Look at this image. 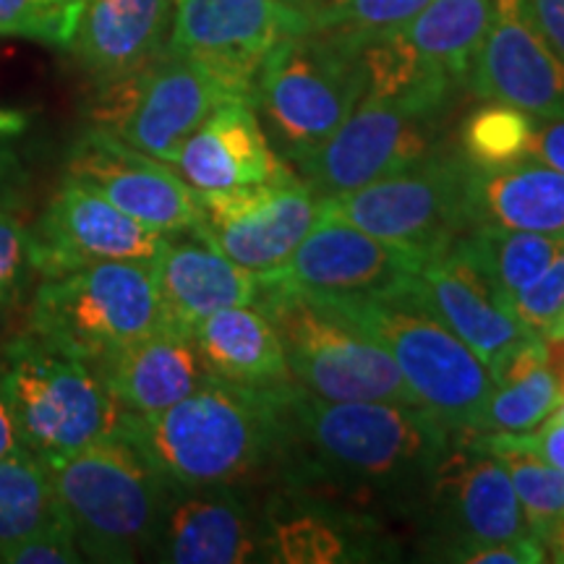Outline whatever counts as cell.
Listing matches in <instances>:
<instances>
[{
	"label": "cell",
	"mask_w": 564,
	"mask_h": 564,
	"mask_svg": "<svg viewBox=\"0 0 564 564\" xmlns=\"http://www.w3.org/2000/svg\"><path fill=\"white\" fill-rule=\"evenodd\" d=\"M253 306L278 329L299 390L327 403L419 405L390 352L327 301L262 282Z\"/></svg>",
	"instance_id": "cell-6"
},
{
	"label": "cell",
	"mask_w": 564,
	"mask_h": 564,
	"mask_svg": "<svg viewBox=\"0 0 564 564\" xmlns=\"http://www.w3.org/2000/svg\"><path fill=\"white\" fill-rule=\"evenodd\" d=\"M510 308L528 335L544 337L549 333L556 316L564 312V243L546 272L514 295Z\"/></svg>",
	"instance_id": "cell-37"
},
{
	"label": "cell",
	"mask_w": 564,
	"mask_h": 564,
	"mask_svg": "<svg viewBox=\"0 0 564 564\" xmlns=\"http://www.w3.org/2000/svg\"><path fill=\"white\" fill-rule=\"evenodd\" d=\"M173 167L196 192L299 178L285 158L274 152L251 97L217 105L183 141Z\"/></svg>",
	"instance_id": "cell-21"
},
{
	"label": "cell",
	"mask_w": 564,
	"mask_h": 564,
	"mask_svg": "<svg viewBox=\"0 0 564 564\" xmlns=\"http://www.w3.org/2000/svg\"><path fill=\"white\" fill-rule=\"evenodd\" d=\"M160 299V327L194 337L209 314L251 306L262 295V274L230 262L202 238L165 236L152 259Z\"/></svg>",
	"instance_id": "cell-22"
},
{
	"label": "cell",
	"mask_w": 564,
	"mask_h": 564,
	"mask_svg": "<svg viewBox=\"0 0 564 564\" xmlns=\"http://www.w3.org/2000/svg\"><path fill=\"white\" fill-rule=\"evenodd\" d=\"M525 6L535 26L564 61V0H525Z\"/></svg>",
	"instance_id": "cell-42"
},
{
	"label": "cell",
	"mask_w": 564,
	"mask_h": 564,
	"mask_svg": "<svg viewBox=\"0 0 564 564\" xmlns=\"http://www.w3.org/2000/svg\"><path fill=\"white\" fill-rule=\"evenodd\" d=\"M160 299L152 262L118 259L45 278L30 306V333L91 366L152 335Z\"/></svg>",
	"instance_id": "cell-8"
},
{
	"label": "cell",
	"mask_w": 564,
	"mask_h": 564,
	"mask_svg": "<svg viewBox=\"0 0 564 564\" xmlns=\"http://www.w3.org/2000/svg\"><path fill=\"white\" fill-rule=\"evenodd\" d=\"M322 299V295H316ZM390 352L415 403L449 434L476 436L494 379L481 358L411 293L384 299H322Z\"/></svg>",
	"instance_id": "cell-4"
},
{
	"label": "cell",
	"mask_w": 564,
	"mask_h": 564,
	"mask_svg": "<svg viewBox=\"0 0 564 564\" xmlns=\"http://www.w3.org/2000/svg\"><path fill=\"white\" fill-rule=\"evenodd\" d=\"M468 173L470 162L463 154L436 144L405 171L322 199L319 215L436 257L470 228Z\"/></svg>",
	"instance_id": "cell-9"
},
{
	"label": "cell",
	"mask_w": 564,
	"mask_h": 564,
	"mask_svg": "<svg viewBox=\"0 0 564 564\" xmlns=\"http://www.w3.org/2000/svg\"><path fill=\"white\" fill-rule=\"evenodd\" d=\"M3 564H74L82 562V552L76 546L74 528L63 514L55 523L40 528L17 544L0 552Z\"/></svg>",
	"instance_id": "cell-38"
},
{
	"label": "cell",
	"mask_w": 564,
	"mask_h": 564,
	"mask_svg": "<svg viewBox=\"0 0 564 564\" xmlns=\"http://www.w3.org/2000/svg\"><path fill=\"white\" fill-rule=\"evenodd\" d=\"M308 30L348 40L356 47L408 24L432 0H299Z\"/></svg>",
	"instance_id": "cell-33"
},
{
	"label": "cell",
	"mask_w": 564,
	"mask_h": 564,
	"mask_svg": "<svg viewBox=\"0 0 564 564\" xmlns=\"http://www.w3.org/2000/svg\"><path fill=\"white\" fill-rule=\"evenodd\" d=\"M308 32L299 0H175L167 53L196 61L253 97L259 68L285 37Z\"/></svg>",
	"instance_id": "cell-11"
},
{
	"label": "cell",
	"mask_w": 564,
	"mask_h": 564,
	"mask_svg": "<svg viewBox=\"0 0 564 564\" xmlns=\"http://www.w3.org/2000/svg\"><path fill=\"white\" fill-rule=\"evenodd\" d=\"M539 541L544 544L549 560L564 562V514L539 533Z\"/></svg>",
	"instance_id": "cell-44"
},
{
	"label": "cell",
	"mask_w": 564,
	"mask_h": 564,
	"mask_svg": "<svg viewBox=\"0 0 564 564\" xmlns=\"http://www.w3.org/2000/svg\"><path fill=\"white\" fill-rule=\"evenodd\" d=\"M455 249L478 267V272L491 282L494 291L510 303L546 272L562 249V236H544L499 228V225H474L457 238Z\"/></svg>",
	"instance_id": "cell-30"
},
{
	"label": "cell",
	"mask_w": 564,
	"mask_h": 564,
	"mask_svg": "<svg viewBox=\"0 0 564 564\" xmlns=\"http://www.w3.org/2000/svg\"><path fill=\"white\" fill-rule=\"evenodd\" d=\"M528 158L544 162V165L564 173V116L539 118V121H535L531 154H528Z\"/></svg>",
	"instance_id": "cell-41"
},
{
	"label": "cell",
	"mask_w": 564,
	"mask_h": 564,
	"mask_svg": "<svg viewBox=\"0 0 564 564\" xmlns=\"http://www.w3.org/2000/svg\"><path fill=\"white\" fill-rule=\"evenodd\" d=\"M232 97L243 95L196 61L165 51L144 68L102 84L91 105V121L133 150L175 165L183 141Z\"/></svg>",
	"instance_id": "cell-10"
},
{
	"label": "cell",
	"mask_w": 564,
	"mask_h": 564,
	"mask_svg": "<svg viewBox=\"0 0 564 564\" xmlns=\"http://www.w3.org/2000/svg\"><path fill=\"white\" fill-rule=\"evenodd\" d=\"M42 463L82 556L137 562L152 554L173 484L137 444L112 434Z\"/></svg>",
	"instance_id": "cell-3"
},
{
	"label": "cell",
	"mask_w": 564,
	"mask_h": 564,
	"mask_svg": "<svg viewBox=\"0 0 564 564\" xmlns=\"http://www.w3.org/2000/svg\"><path fill=\"white\" fill-rule=\"evenodd\" d=\"M426 253L387 243L352 225L322 217L280 270L259 272L264 285L322 299H384L411 288Z\"/></svg>",
	"instance_id": "cell-14"
},
{
	"label": "cell",
	"mask_w": 564,
	"mask_h": 564,
	"mask_svg": "<svg viewBox=\"0 0 564 564\" xmlns=\"http://www.w3.org/2000/svg\"><path fill=\"white\" fill-rule=\"evenodd\" d=\"M453 440L421 405L327 403L295 387L280 468L291 489L366 518L373 507L426 502Z\"/></svg>",
	"instance_id": "cell-1"
},
{
	"label": "cell",
	"mask_w": 564,
	"mask_h": 564,
	"mask_svg": "<svg viewBox=\"0 0 564 564\" xmlns=\"http://www.w3.org/2000/svg\"><path fill=\"white\" fill-rule=\"evenodd\" d=\"M30 129V116L24 110L0 108V194L21 199L24 171L17 152V141Z\"/></svg>",
	"instance_id": "cell-39"
},
{
	"label": "cell",
	"mask_w": 564,
	"mask_h": 564,
	"mask_svg": "<svg viewBox=\"0 0 564 564\" xmlns=\"http://www.w3.org/2000/svg\"><path fill=\"white\" fill-rule=\"evenodd\" d=\"M465 84L481 100L514 105L535 118L564 116V61L535 26L525 0H494Z\"/></svg>",
	"instance_id": "cell-18"
},
{
	"label": "cell",
	"mask_w": 564,
	"mask_h": 564,
	"mask_svg": "<svg viewBox=\"0 0 564 564\" xmlns=\"http://www.w3.org/2000/svg\"><path fill=\"white\" fill-rule=\"evenodd\" d=\"M204 369L225 382L253 390H293L285 350L270 316L259 306H228L194 329Z\"/></svg>",
	"instance_id": "cell-25"
},
{
	"label": "cell",
	"mask_w": 564,
	"mask_h": 564,
	"mask_svg": "<svg viewBox=\"0 0 564 564\" xmlns=\"http://www.w3.org/2000/svg\"><path fill=\"white\" fill-rule=\"evenodd\" d=\"M173 9L175 0H89L68 47L102 87L167 51Z\"/></svg>",
	"instance_id": "cell-23"
},
{
	"label": "cell",
	"mask_w": 564,
	"mask_h": 564,
	"mask_svg": "<svg viewBox=\"0 0 564 564\" xmlns=\"http://www.w3.org/2000/svg\"><path fill=\"white\" fill-rule=\"evenodd\" d=\"M196 196L202 217L194 236L253 272L280 270L319 220L322 204L301 178L196 192Z\"/></svg>",
	"instance_id": "cell-13"
},
{
	"label": "cell",
	"mask_w": 564,
	"mask_h": 564,
	"mask_svg": "<svg viewBox=\"0 0 564 564\" xmlns=\"http://www.w3.org/2000/svg\"><path fill=\"white\" fill-rule=\"evenodd\" d=\"M491 440L512 444V447L531 449L541 460L552 463L554 468L564 470V421H544L539 429L525 434H486Z\"/></svg>",
	"instance_id": "cell-40"
},
{
	"label": "cell",
	"mask_w": 564,
	"mask_h": 564,
	"mask_svg": "<svg viewBox=\"0 0 564 564\" xmlns=\"http://www.w3.org/2000/svg\"><path fill=\"white\" fill-rule=\"evenodd\" d=\"M89 0H0V37L68 47Z\"/></svg>",
	"instance_id": "cell-35"
},
{
	"label": "cell",
	"mask_w": 564,
	"mask_h": 564,
	"mask_svg": "<svg viewBox=\"0 0 564 564\" xmlns=\"http://www.w3.org/2000/svg\"><path fill=\"white\" fill-rule=\"evenodd\" d=\"M63 514L42 457L19 449L0 460V552Z\"/></svg>",
	"instance_id": "cell-31"
},
{
	"label": "cell",
	"mask_w": 564,
	"mask_h": 564,
	"mask_svg": "<svg viewBox=\"0 0 564 564\" xmlns=\"http://www.w3.org/2000/svg\"><path fill=\"white\" fill-rule=\"evenodd\" d=\"M539 118L514 105L486 100L460 126V154L474 167H505L531 154Z\"/></svg>",
	"instance_id": "cell-32"
},
{
	"label": "cell",
	"mask_w": 564,
	"mask_h": 564,
	"mask_svg": "<svg viewBox=\"0 0 564 564\" xmlns=\"http://www.w3.org/2000/svg\"><path fill=\"white\" fill-rule=\"evenodd\" d=\"M468 215L470 228L499 225L564 238V173L533 158L505 167L470 165Z\"/></svg>",
	"instance_id": "cell-26"
},
{
	"label": "cell",
	"mask_w": 564,
	"mask_h": 564,
	"mask_svg": "<svg viewBox=\"0 0 564 564\" xmlns=\"http://www.w3.org/2000/svg\"><path fill=\"white\" fill-rule=\"evenodd\" d=\"M544 337H549V340H564V312L556 316L554 324L549 327V333Z\"/></svg>",
	"instance_id": "cell-45"
},
{
	"label": "cell",
	"mask_w": 564,
	"mask_h": 564,
	"mask_svg": "<svg viewBox=\"0 0 564 564\" xmlns=\"http://www.w3.org/2000/svg\"><path fill=\"white\" fill-rule=\"evenodd\" d=\"M364 91L361 51L348 40L308 30L285 37L267 55L251 100L267 137L299 162L348 121Z\"/></svg>",
	"instance_id": "cell-7"
},
{
	"label": "cell",
	"mask_w": 564,
	"mask_h": 564,
	"mask_svg": "<svg viewBox=\"0 0 564 564\" xmlns=\"http://www.w3.org/2000/svg\"><path fill=\"white\" fill-rule=\"evenodd\" d=\"M364 514L288 489L264 512L267 562L337 564L364 560Z\"/></svg>",
	"instance_id": "cell-27"
},
{
	"label": "cell",
	"mask_w": 564,
	"mask_h": 564,
	"mask_svg": "<svg viewBox=\"0 0 564 564\" xmlns=\"http://www.w3.org/2000/svg\"><path fill=\"white\" fill-rule=\"evenodd\" d=\"M123 413L152 415L188 398L204 379L194 337L158 327L95 366Z\"/></svg>",
	"instance_id": "cell-24"
},
{
	"label": "cell",
	"mask_w": 564,
	"mask_h": 564,
	"mask_svg": "<svg viewBox=\"0 0 564 564\" xmlns=\"http://www.w3.org/2000/svg\"><path fill=\"white\" fill-rule=\"evenodd\" d=\"M440 116L411 102L364 97L319 150L295 162L301 181L327 199L405 171L436 147Z\"/></svg>",
	"instance_id": "cell-12"
},
{
	"label": "cell",
	"mask_w": 564,
	"mask_h": 564,
	"mask_svg": "<svg viewBox=\"0 0 564 564\" xmlns=\"http://www.w3.org/2000/svg\"><path fill=\"white\" fill-rule=\"evenodd\" d=\"M486 449H491L505 463L507 474L512 478L514 494L523 507L525 523L539 539L549 523L564 514V470L554 468L552 463L541 460L531 449L512 447V444L497 442L491 436H476Z\"/></svg>",
	"instance_id": "cell-34"
},
{
	"label": "cell",
	"mask_w": 564,
	"mask_h": 564,
	"mask_svg": "<svg viewBox=\"0 0 564 564\" xmlns=\"http://www.w3.org/2000/svg\"><path fill=\"white\" fill-rule=\"evenodd\" d=\"M162 241L165 232L126 215L89 183L66 175L32 228V264L45 280L95 262H152Z\"/></svg>",
	"instance_id": "cell-15"
},
{
	"label": "cell",
	"mask_w": 564,
	"mask_h": 564,
	"mask_svg": "<svg viewBox=\"0 0 564 564\" xmlns=\"http://www.w3.org/2000/svg\"><path fill=\"white\" fill-rule=\"evenodd\" d=\"M17 196L0 194V303H11L34 272L32 228L19 217Z\"/></svg>",
	"instance_id": "cell-36"
},
{
	"label": "cell",
	"mask_w": 564,
	"mask_h": 564,
	"mask_svg": "<svg viewBox=\"0 0 564 564\" xmlns=\"http://www.w3.org/2000/svg\"><path fill=\"white\" fill-rule=\"evenodd\" d=\"M293 390H253L209 373L165 411L123 413L118 434L137 444L175 486H238L270 465L280 468L285 400Z\"/></svg>",
	"instance_id": "cell-2"
},
{
	"label": "cell",
	"mask_w": 564,
	"mask_h": 564,
	"mask_svg": "<svg viewBox=\"0 0 564 564\" xmlns=\"http://www.w3.org/2000/svg\"><path fill=\"white\" fill-rule=\"evenodd\" d=\"M19 449H24V447H21L17 426H13L9 403H6L3 392H0V460L13 453H19Z\"/></svg>",
	"instance_id": "cell-43"
},
{
	"label": "cell",
	"mask_w": 564,
	"mask_h": 564,
	"mask_svg": "<svg viewBox=\"0 0 564 564\" xmlns=\"http://www.w3.org/2000/svg\"><path fill=\"white\" fill-rule=\"evenodd\" d=\"M66 171L165 236L192 232L202 217L196 188L171 162L133 150L100 126H91L74 141Z\"/></svg>",
	"instance_id": "cell-16"
},
{
	"label": "cell",
	"mask_w": 564,
	"mask_h": 564,
	"mask_svg": "<svg viewBox=\"0 0 564 564\" xmlns=\"http://www.w3.org/2000/svg\"><path fill=\"white\" fill-rule=\"evenodd\" d=\"M494 0H432L390 32L426 74L460 87L491 19Z\"/></svg>",
	"instance_id": "cell-28"
},
{
	"label": "cell",
	"mask_w": 564,
	"mask_h": 564,
	"mask_svg": "<svg viewBox=\"0 0 564 564\" xmlns=\"http://www.w3.org/2000/svg\"><path fill=\"white\" fill-rule=\"evenodd\" d=\"M0 392L21 447L42 460L118 434L123 421V408L95 366L30 329L0 352Z\"/></svg>",
	"instance_id": "cell-5"
},
{
	"label": "cell",
	"mask_w": 564,
	"mask_h": 564,
	"mask_svg": "<svg viewBox=\"0 0 564 564\" xmlns=\"http://www.w3.org/2000/svg\"><path fill=\"white\" fill-rule=\"evenodd\" d=\"M408 293L449 333L460 337L481 358L489 373L512 348L535 337L525 333L510 303L494 291L491 282L455 249V243L421 264Z\"/></svg>",
	"instance_id": "cell-20"
},
{
	"label": "cell",
	"mask_w": 564,
	"mask_h": 564,
	"mask_svg": "<svg viewBox=\"0 0 564 564\" xmlns=\"http://www.w3.org/2000/svg\"><path fill=\"white\" fill-rule=\"evenodd\" d=\"M494 390L478 434H525L552 419L560 408V384L546 364L544 337H528L507 352L491 373Z\"/></svg>",
	"instance_id": "cell-29"
},
{
	"label": "cell",
	"mask_w": 564,
	"mask_h": 564,
	"mask_svg": "<svg viewBox=\"0 0 564 564\" xmlns=\"http://www.w3.org/2000/svg\"><path fill=\"white\" fill-rule=\"evenodd\" d=\"M426 505L453 549L499 544L531 535L505 463L476 436H457L442 457Z\"/></svg>",
	"instance_id": "cell-17"
},
{
	"label": "cell",
	"mask_w": 564,
	"mask_h": 564,
	"mask_svg": "<svg viewBox=\"0 0 564 564\" xmlns=\"http://www.w3.org/2000/svg\"><path fill=\"white\" fill-rule=\"evenodd\" d=\"M152 554L173 564L267 562L264 514L236 486H175Z\"/></svg>",
	"instance_id": "cell-19"
}]
</instances>
